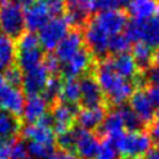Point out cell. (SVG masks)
I'll return each mask as SVG.
<instances>
[{"label": "cell", "instance_id": "cell-7", "mask_svg": "<svg viewBox=\"0 0 159 159\" xmlns=\"http://www.w3.org/2000/svg\"><path fill=\"white\" fill-rule=\"evenodd\" d=\"M80 102L83 108H98L106 107L104 94L93 75V72L86 73L80 80Z\"/></svg>", "mask_w": 159, "mask_h": 159}, {"label": "cell", "instance_id": "cell-33", "mask_svg": "<svg viewBox=\"0 0 159 159\" xmlns=\"http://www.w3.org/2000/svg\"><path fill=\"white\" fill-rule=\"evenodd\" d=\"M75 142H76L75 129H70L67 132L57 134V138H56L57 145L61 148V150H65V152H72L75 149Z\"/></svg>", "mask_w": 159, "mask_h": 159}, {"label": "cell", "instance_id": "cell-30", "mask_svg": "<svg viewBox=\"0 0 159 159\" xmlns=\"http://www.w3.org/2000/svg\"><path fill=\"white\" fill-rule=\"evenodd\" d=\"M26 145L29 155L35 159H52V157L56 153L55 145H47L36 142H29Z\"/></svg>", "mask_w": 159, "mask_h": 159}, {"label": "cell", "instance_id": "cell-22", "mask_svg": "<svg viewBox=\"0 0 159 159\" xmlns=\"http://www.w3.org/2000/svg\"><path fill=\"white\" fill-rule=\"evenodd\" d=\"M104 117H106V107L82 108L81 111H78L76 119L78 122L80 128L92 132L101 127Z\"/></svg>", "mask_w": 159, "mask_h": 159}, {"label": "cell", "instance_id": "cell-47", "mask_svg": "<svg viewBox=\"0 0 159 159\" xmlns=\"http://www.w3.org/2000/svg\"><path fill=\"white\" fill-rule=\"evenodd\" d=\"M25 159H35V158H32V157H30V155H27Z\"/></svg>", "mask_w": 159, "mask_h": 159}, {"label": "cell", "instance_id": "cell-31", "mask_svg": "<svg viewBox=\"0 0 159 159\" xmlns=\"http://www.w3.org/2000/svg\"><path fill=\"white\" fill-rule=\"evenodd\" d=\"M129 0H94L93 11H113V10H123L127 7Z\"/></svg>", "mask_w": 159, "mask_h": 159}, {"label": "cell", "instance_id": "cell-26", "mask_svg": "<svg viewBox=\"0 0 159 159\" xmlns=\"http://www.w3.org/2000/svg\"><path fill=\"white\" fill-rule=\"evenodd\" d=\"M80 81L77 78H63L58 101L70 104H77V102H80Z\"/></svg>", "mask_w": 159, "mask_h": 159}, {"label": "cell", "instance_id": "cell-44", "mask_svg": "<svg viewBox=\"0 0 159 159\" xmlns=\"http://www.w3.org/2000/svg\"><path fill=\"white\" fill-rule=\"evenodd\" d=\"M145 159H159V145L155 148H152L145 154Z\"/></svg>", "mask_w": 159, "mask_h": 159}, {"label": "cell", "instance_id": "cell-13", "mask_svg": "<svg viewBox=\"0 0 159 159\" xmlns=\"http://www.w3.org/2000/svg\"><path fill=\"white\" fill-rule=\"evenodd\" d=\"M83 46H84V42H83L82 30L73 27L72 30L68 31V34L63 37V40L56 47L55 56L62 65L67 62L75 53H77Z\"/></svg>", "mask_w": 159, "mask_h": 159}, {"label": "cell", "instance_id": "cell-17", "mask_svg": "<svg viewBox=\"0 0 159 159\" xmlns=\"http://www.w3.org/2000/svg\"><path fill=\"white\" fill-rule=\"evenodd\" d=\"M21 132H22V137L29 142H36L47 145L56 144V135L53 128L50 125H45L42 123L27 124L25 128L21 129Z\"/></svg>", "mask_w": 159, "mask_h": 159}, {"label": "cell", "instance_id": "cell-24", "mask_svg": "<svg viewBox=\"0 0 159 159\" xmlns=\"http://www.w3.org/2000/svg\"><path fill=\"white\" fill-rule=\"evenodd\" d=\"M16 65V41L0 32V72Z\"/></svg>", "mask_w": 159, "mask_h": 159}, {"label": "cell", "instance_id": "cell-25", "mask_svg": "<svg viewBox=\"0 0 159 159\" xmlns=\"http://www.w3.org/2000/svg\"><path fill=\"white\" fill-rule=\"evenodd\" d=\"M130 55L140 72L148 70L153 65V50L143 42L134 43Z\"/></svg>", "mask_w": 159, "mask_h": 159}, {"label": "cell", "instance_id": "cell-36", "mask_svg": "<svg viewBox=\"0 0 159 159\" xmlns=\"http://www.w3.org/2000/svg\"><path fill=\"white\" fill-rule=\"evenodd\" d=\"M94 159H118V153L114 149V147L104 139L103 142H101L99 150Z\"/></svg>", "mask_w": 159, "mask_h": 159}, {"label": "cell", "instance_id": "cell-43", "mask_svg": "<svg viewBox=\"0 0 159 159\" xmlns=\"http://www.w3.org/2000/svg\"><path fill=\"white\" fill-rule=\"evenodd\" d=\"M52 159H80L75 153L72 152H65V150H60L56 152L55 155L52 157Z\"/></svg>", "mask_w": 159, "mask_h": 159}, {"label": "cell", "instance_id": "cell-46", "mask_svg": "<svg viewBox=\"0 0 159 159\" xmlns=\"http://www.w3.org/2000/svg\"><path fill=\"white\" fill-rule=\"evenodd\" d=\"M6 82H5V78H4V75L0 72V97H1V94H2V92H4V89H5V87H6Z\"/></svg>", "mask_w": 159, "mask_h": 159}, {"label": "cell", "instance_id": "cell-20", "mask_svg": "<svg viewBox=\"0 0 159 159\" xmlns=\"http://www.w3.org/2000/svg\"><path fill=\"white\" fill-rule=\"evenodd\" d=\"M158 6V0H129L125 9L132 20L143 21L153 17Z\"/></svg>", "mask_w": 159, "mask_h": 159}, {"label": "cell", "instance_id": "cell-32", "mask_svg": "<svg viewBox=\"0 0 159 159\" xmlns=\"http://www.w3.org/2000/svg\"><path fill=\"white\" fill-rule=\"evenodd\" d=\"M94 0H65L66 11H80L91 15Z\"/></svg>", "mask_w": 159, "mask_h": 159}, {"label": "cell", "instance_id": "cell-9", "mask_svg": "<svg viewBox=\"0 0 159 159\" xmlns=\"http://www.w3.org/2000/svg\"><path fill=\"white\" fill-rule=\"evenodd\" d=\"M52 117V128L53 132L61 134L72 129V125L78 114L77 104H70L61 101H57L52 106V112L50 113Z\"/></svg>", "mask_w": 159, "mask_h": 159}, {"label": "cell", "instance_id": "cell-19", "mask_svg": "<svg viewBox=\"0 0 159 159\" xmlns=\"http://www.w3.org/2000/svg\"><path fill=\"white\" fill-rule=\"evenodd\" d=\"M48 109L47 102L42 98V96H30L25 99L24 109H22V118L29 124L37 123Z\"/></svg>", "mask_w": 159, "mask_h": 159}, {"label": "cell", "instance_id": "cell-27", "mask_svg": "<svg viewBox=\"0 0 159 159\" xmlns=\"http://www.w3.org/2000/svg\"><path fill=\"white\" fill-rule=\"evenodd\" d=\"M122 119H123V124L124 128L127 129V132H138V130H143V123L140 122V119L137 117V114L130 109L129 106L122 104L118 107Z\"/></svg>", "mask_w": 159, "mask_h": 159}, {"label": "cell", "instance_id": "cell-18", "mask_svg": "<svg viewBox=\"0 0 159 159\" xmlns=\"http://www.w3.org/2000/svg\"><path fill=\"white\" fill-rule=\"evenodd\" d=\"M24 104H25L24 92L20 88L11 87V86L6 84L4 92L0 97V108L19 117L22 113Z\"/></svg>", "mask_w": 159, "mask_h": 159}, {"label": "cell", "instance_id": "cell-11", "mask_svg": "<svg viewBox=\"0 0 159 159\" xmlns=\"http://www.w3.org/2000/svg\"><path fill=\"white\" fill-rule=\"evenodd\" d=\"M50 73L47 68L41 63L40 66L24 72L22 73V92L30 97V96H41L42 91L45 89L48 80H50Z\"/></svg>", "mask_w": 159, "mask_h": 159}, {"label": "cell", "instance_id": "cell-1", "mask_svg": "<svg viewBox=\"0 0 159 159\" xmlns=\"http://www.w3.org/2000/svg\"><path fill=\"white\" fill-rule=\"evenodd\" d=\"M108 57L94 63L93 75L104 94L106 101L114 107H119L130 98L133 92L137 89V86L132 81H127L117 75L112 68Z\"/></svg>", "mask_w": 159, "mask_h": 159}, {"label": "cell", "instance_id": "cell-49", "mask_svg": "<svg viewBox=\"0 0 159 159\" xmlns=\"http://www.w3.org/2000/svg\"><path fill=\"white\" fill-rule=\"evenodd\" d=\"M1 1H2V0H0V2H1Z\"/></svg>", "mask_w": 159, "mask_h": 159}, {"label": "cell", "instance_id": "cell-6", "mask_svg": "<svg viewBox=\"0 0 159 159\" xmlns=\"http://www.w3.org/2000/svg\"><path fill=\"white\" fill-rule=\"evenodd\" d=\"M70 22L67 17L63 16H57L52 17L40 31H39V40L40 45L43 51H53L58 46V43L63 40V37L68 34L70 29Z\"/></svg>", "mask_w": 159, "mask_h": 159}, {"label": "cell", "instance_id": "cell-10", "mask_svg": "<svg viewBox=\"0 0 159 159\" xmlns=\"http://www.w3.org/2000/svg\"><path fill=\"white\" fill-rule=\"evenodd\" d=\"M91 20L108 36H113L120 34L125 29L128 24V15L123 10L102 11L91 16Z\"/></svg>", "mask_w": 159, "mask_h": 159}, {"label": "cell", "instance_id": "cell-48", "mask_svg": "<svg viewBox=\"0 0 159 159\" xmlns=\"http://www.w3.org/2000/svg\"><path fill=\"white\" fill-rule=\"evenodd\" d=\"M157 12H158V17H159V6H158V10H157Z\"/></svg>", "mask_w": 159, "mask_h": 159}, {"label": "cell", "instance_id": "cell-5", "mask_svg": "<svg viewBox=\"0 0 159 159\" xmlns=\"http://www.w3.org/2000/svg\"><path fill=\"white\" fill-rule=\"evenodd\" d=\"M124 35L128 37V40L133 43L143 42L147 46H149L152 50L159 47V17L153 16L148 20L137 21L130 20L128 21Z\"/></svg>", "mask_w": 159, "mask_h": 159}, {"label": "cell", "instance_id": "cell-4", "mask_svg": "<svg viewBox=\"0 0 159 159\" xmlns=\"http://www.w3.org/2000/svg\"><path fill=\"white\" fill-rule=\"evenodd\" d=\"M0 29L4 35L15 41L25 32L24 9L19 0H2L0 2Z\"/></svg>", "mask_w": 159, "mask_h": 159}, {"label": "cell", "instance_id": "cell-28", "mask_svg": "<svg viewBox=\"0 0 159 159\" xmlns=\"http://www.w3.org/2000/svg\"><path fill=\"white\" fill-rule=\"evenodd\" d=\"M61 84H62V80L61 77H50L45 89L42 91L41 96L42 98L47 102L48 106H53L60 97V91H61Z\"/></svg>", "mask_w": 159, "mask_h": 159}, {"label": "cell", "instance_id": "cell-14", "mask_svg": "<svg viewBox=\"0 0 159 159\" xmlns=\"http://www.w3.org/2000/svg\"><path fill=\"white\" fill-rule=\"evenodd\" d=\"M75 150L77 157L82 159H94L101 147V142L98 140L97 135L93 132L82 129L80 127L75 129Z\"/></svg>", "mask_w": 159, "mask_h": 159}, {"label": "cell", "instance_id": "cell-29", "mask_svg": "<svg viewBox=\"0 0 159 159\" xmlns=\"http://www.w3.org/2000/svg\"><path fill=\"white\" fill-rule=\"evenodd\" d=\"M130 47H132V42L122 32L109 37V43H108L109 56L119 55V53H125V52H128L130 50Z\"/></svg>", "mask_w": 159, "mask_h": 159}, {"label": "cell", "instance_id": "cell-42", "mask_svg": "<svg viewBox=\"0 0 159 159\" xmlns=\"http://www.w3.org/2000/svg\"><path fill=\"white\" fill-rule=\"evenodd\" d=\"M149 135H150L152 140H154L155 143L159 144V117L155 118L152 122V124H150V134Z\"/></svg>", "mask_w": 159, "mask_h": 159}, {"label": "cell", "instance_id": "cell-16", "mask_svg": "<svg viewBox=\"0 0 159 159\" xmlns=\"http://www.w3.org/2000/svg\"><path fill=\"white\" fill-rule=\"evenodd\" d=\"M129 107L140 119L143 125L152 124V122L155 119V109L150 103L145 89L138 88L133 92L129 98Z\"/></svg>", "mask_w": 159, "mask_h": 159}, {"label": "cell", "instance_id": "cell-35", "mask_svg": "<svg viewBox=\"0 0 159 159\" xmlns=\"http://www.w3.org/2000/svg\"><path fill=\"white\" fill-rule=\"evenodd\" d=\"M43 66L47 68L51 77H60L61 76V63L55 56V53H47L42 61Z\"/></svg>", "mask_w": 159, "mask_h": 159}, {"label": "cell", "instance_id": "cell-12", "mask_svg": "<svg viewBox=\"0 0 159 159\" xmlns=\"http://www.w3.org/2000/svg\"><path fill=\"white\" fill-rule=\"evenodd\" d=\"M108 58H109L112 68L114 70V72L117 75H119L122 78H124L127 81H132L135 86L142 84L140 71L138 70V67L129 52L113 55V56H109Z\"/></svg>", "mask_w": 159, "mask_h": 159}, {"label": "cell", "instance_id": "cell-40", "mask_svg": "<svg viewBox=\"0 0 159 159\" xmlns=\"http://www.w3.org/2000/svg\"><path fill=\"white\" fill-rule=\"evenodd\" d=\"M145 92H147V96H148L150 103L153 104L155 112L159 111V86H148Z\"/></svg>", "mask_w": 159, "mask_h": 159}, {"label": "cell", "instance_id": "cell-34", "mask_svg": "<svg viewBox=\"0 0 159 159\" xmlns=\"http://www.w3.org/2000/svg\"><path fill=\"white\" fill-rule=\"evenodd\" d=\"M4 78L9 86L20 88L22 83V71L17 67V65H15L4 72Z\"/></svg>", "mask_w": 159, "mask_h": 159}, {"label": "cell", "instance_id": "cell-45", "mask_svg": "<svg viewBox=\"0 0 159 159\" xmlns=\"http://www.w3.org/2000/svg\"><path fill=\"white\" fill-rule=\"evenodd\" d=\"M153 65L159 68V47L153 51Z\"/></svg>", "mask_w": 159, "mask_h": 159}, {"label": "cell", "instance_id": "cell-39", "mask_svg": "<svg viewBox=\"0 0 159 159\" xmlns=\"http://www.w3.org/2000/svg\"><path fill=\"white\" fill-rule=\"evenodd\" d=\"M143 83H148L149 86H159V68L152 65L148 70L140 72Z\"/></svg>", "mask_w": 159, "mask_h": 159}, {"label": "cell", "instance_id": "cell-37", "mask_svg": "<svg viewBox=\"0 0 159 159\" xmlns=\"http://www.w3.org/2000/svg\"><path fill=\"white\" fill-rule=\"evenodd\" d=\"M29 155L27 153V145L24 140L14 139L11 144V157L10 159H25Z\"/></svg>", "mask_w": 159, "mask_h": 159}, {"label": "cell", "instance_id": "cell-41", "mask_svg": "<svg viewBox=\"0 0 159 159\" xmlns=\"http://www.w3.org/2000/svg\"><path fill=\"white\" fill-rule=\"evenodd\" d=\"M12 140H7V142H4L0 144V159H10Z\"/></svg>", "mask_w": 159, "mask_h": 159}, {"label": "cell", "instance_id": "cell-8", "mask_svg": "<svg viewBox=\"0 0 159 159\" xmlns=\"http://www.w3.org/2000/svg\"><path fill=\"white\" fill-rule=\"evenodd\" d=\"M94 63V58L86 48V46H83L67 62L61 65V75L63 78H77L81 75L83 76L89 73V70H93Z\"/></svg>", "mask_w": 159, "mask_h": 159}, {"label": "cell", "instance_id": "cell-2", "mask_svg": "<svg viewBox=\"0 0 159 159\" xmlns=\"http://www.w3.org/2000/svg\"><path fill=\"white\" fill-rule=\"evenodd\" d=\"M106 140L114 147L123 159H139L152 149L153 143L150 135L144 130L123 132L122 134Z\"/></svg>", "mask_w": 159, "mask_h": 159}, {"label": "cell", "instance_id": "cell-38", "mask_svg": "<svg viewBox=\"0 0 159 159\" xmlns=\"http://www.w3.org/2000/svg\"><path fill=\"white\" fill-rule=\"evenodd\" d=\"M41 1L46 5V7L48 9L52 17L62 16L63 11L66 10L65 0H41Z\"/></svg>", "mask_w": 159, "mask_h": 159}, {"label": "cell", "instance_id": "cell-3", "mask_svg": "<svg viewBox=\"0 0 159 159\" xmlns=\"http://www.w3.org/2000/svg\"><path fill=\"white\" fill-rule=\"evenodd\" d=\"M43 57L45 53L36 32L26 31L16 40V65L22 73L40 66Z\"/></svg>", "mask_w": 159, "mask_h": 159}, {"label": "cell", "instance_id": "cell-21", "mask_svg": "<svg viewBox=\"0 0 159 159\" xmlns=\"http://www.w3.org/2000/svg\"><path fill=\"white\" fill-rule=\"evenodd\" d=\"M21 129L22 123L20 118L0 108V144L15 139Z\"/></svg>", "mask_w": 159, "mask_h": 159}, {"label": "cell", "instance_id": "cell-15", "mask_svg": "<svg viewBox=\"0 0 159 159\" xmlns=\"http://www.w3.org/2000/svg\"><path fill=\"white\" fill-rule=\"evenodd\" d=\"M25 26L30 32L40 31L51 19V14L41 0H35L30 6L24 9Z\"/></svg>", "mask_w": 159, "mask_h": 159}, {"label": "cell", "instance_id": "cell-50", "mask_svg": "<svg viewBox=\"0 0 159 159\" xmlns=\"http://www.w3.org/2000/svg\"><path fill=\"white\" fill-rule=\"evenodd\" d=\"M139 159H140V158H139Z\"/></svg>", "mask_w": 159, "mask_h": 159}, {"label": "cell", "instance_id": "cell-23", "mask_svg": "<svg viewBox=\"0 0 159 159\" xmlns=\"http://www.w3.org/2000/svg\"><path fill=\"white\" fill-rule=\"evenodd\" d=\"M101 134L104 139H112L124 132V124L118 108L112 109L111 112L106 113V117L99 127Z\"/></svg>", "mask_w": 159, "mask_h": 159}]
</instances>
